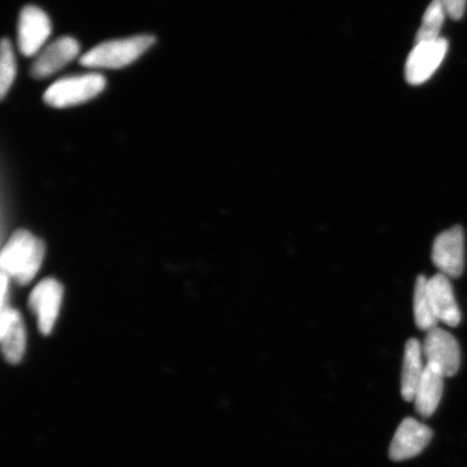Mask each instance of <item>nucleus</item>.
<instances>
[{
  "label": "nucleus",
  "mask_w": 467,
  "mask_h": 467,
  "mask_svg": "<svg viewBox=\"0 0 467 467\" xmlns=\"http://www.w3.org/2000/svg\"><path fill=\"white\" fill-rule=\"evenodd\" d=\"M0 342L9 364H19L25 356L26 334L22 315L14 307H5L0 312Z\"/></svg>",
  "instance_id": "nucleus-11"
},
{
  "label": "nucleus",
  "mask_w": 467,
  "mask_h": 467,
  "mask_svg": "<svg viewBox=\"0 0 467 467\" xmlns=\"http://www.w3.org/2000/svg\"><path fill=\"white\" fill-rule=\"evenodd\" d=\"M51 31L49 16L37 5H26L21 11L17 26V43L21 54L26 57L37 56L50 37Z\"/></svg>",
  "instance_id": "nucleus-5"
},
{
  "label": "nucleus",
  "mask_w": 467,
  "mask_h": 467,
  "mask_svg": "<svg viewBox=\"0 0 467 467\" xmlns=\"http://www.w3.org/2000/svg\"><path fill=\"white\" fill-rule=\"evenodd\" d=\"M413 312L419 329L430 331L436 328L438 319L431 306L428 292V278L425 276H419L417 279L416 287H414Z\"/></svg>",
  "instance_id": "nucleus-15"
},
{
  "label": "nucleus",
  "mask_w": 467,
  "mask_h": 467,
  "mask_svg": "<svg viewBox=\"0 0 467 467\" xmlns=\"http://www.w3.org/2000/svg\"><path fill=\"white\" fill-rule=\"evenodd\" d=\"M105 87H107V79L102 74L68 76L52 84L46 90L44 100L52 108H72L92 100L100 95Z\"/></svg>",
  "instance_id": "nucleus-3"
},
{
  "label": "nucleus",
  "mask_w": 467,
  "mask_h": 467,
  "mask_svg": "<svg viewBox=\"0 0 467 467\" xmlns=\"http://www.w3.org/2000/svg\"><path fill=\"white\" fill-rule=\"evenodd\" d=\"M431 259L443 275L459 277L464 270V233L454 226L442 232L435 239Z\"/></svg>",
  "instance_id": "nucleus-8"
},
{
  "label": "nucleus",
  "mask_w": 467,
  "mask_h": 467,
  "mask_svg": "<svg viewBox=\"0 0 467 467\" xmlns=\"http://www.w3.org/2000/svg\"><path fill=\"white\" fill-rule=\"evenodd\" d=\"M16 76V62L15 51L10 40L4 38L2 55H0V98L7 96Z\"/></svg>",
  "instance_id": "nucleus-17"
},
{
  "label": "nucleus",
  "mask_w": 467,
  "mask_h": 467,
  "mask_svg": "<svg viewBox=\"0 0 467 467\" xmlns=\"http://www.w3.org/2000/svg\"><path fill=\"white\" fill-rule=\"evenodd\" d=\"M9 283L10 278L5 275V274L2 273V300H0V303H2V309L9 306L5 305L9 296Z\"/></svg>",
  "instance_id": "nucleus-19"
},
{
  "label": "nucleus",
  "mask_w": 467,
  "mask_h": 467,
  "mask_svg": "<svg viewBox=\"0 0 467 467\" xmlns=\"http://www.w3.org/2000/svg\"><path fill=\"white\" fill-rule=\"evenodd\" d=\"M428 292L438 321L449 327H457L461 313L449 277L440 273L428 278Z\"/></svg>",
  "instance_id": "nucleus-12"
},
{
  "label": "nucleus",
  "mask_w": 467,
  "mask_h": 467,
  "mask_svg": "<svg viewBox=\"0 0 467 467\" xmlns=\"http://www.w3.org/2000/svg\"><path fill=\"white\" fill-rule=\"evenodd\" d=\"M433 431L417 420L408 418L397 429L389 448V457L396 462L417 457L428 447Z\"/></svg>",
  "instance_id": "nucleus-10"
},
{
  "label": "nucleus",
  "mask_w": 467,
  "mask_h": 467,
  "mask_svg": "<svg viewBox=\"0 0 467 467\" xmlns=\"http://www.w3.org/2000/svg\"><path fill=\"white\" fill-rule=\"evenodd\" d=\"M446 16L441 0H433L423 16L422 25L417 33L416 44L434 42V40L440 39V33Z\"/></svg>",
  "instance_id": "nucleus-16"
},
{
  "label": "nucleus",
  "mask_w": 467,
  "mask_h": 467,
  "mask_svg": "<svg viewBox=\"0 0 467 467\" xmlns=\"http://www.w3.org/2000/svg\"><path fill=\"white\" fill-rule=\"evenodd\" d=\"M422 346L416 338L406 343L401 370V396L406 401H413L418 385L424 375Z\"/></svg>",
  "instance_id": "nucleus-14"
},
{
  "label": "nucleus",
  "mask_w": 467,
  "mask_h": 467,
  "mask_svg": "<svg viewBox=\"0 0 467 467\" xmlns=\"http://www.w3.org/2000/svg\"><path fill=\"white\" fill-rule=\"evenodd\" d=\"M151 35L109 40L86 52L80 64L89 68L117 69L130 66L155 44Z\"/></svg>",
  "instance_id": "nucleus-2"
},
{
  "label": "nucleus",
  "mask_w": 467,
  "mask_h": 467,
  "mask_svg": "<svg viewBox=\"0 0 467 467\" xmlns=\"http://www.w3.org/2000/svg\"><path fill=\"white\" fill-rule=\"evenodd\" d=\"M426 365L437 368L446 378L458 372L461 361L460 347L455 337L446 330L428 331L422 344Z\"/></svg>",
  "instance_id": "nucleus-4"
},
{
  "label": "nucleus",
  "mask_w": 467,
  "mask_h": 467,
  "mask_svg": "<svg viewBox=\"0 0 467 467\" xmlns=\"http://www.w3.org/2000/svg\"><path fill=\"white\" fill-rule=\"evenodd\" d=\"M63 300V287L55 278H46L36 285L28 297V306L36 314L39 331L44 336L55 328Z\"/></svg>",
  "instance_id": "nucleus-6"
},
{
  "label": "nucleus",
  "mask_w": 467,
  "mask_h": 467,
  "mask_svg": "<svg viewBox=\"0 0 467 467\" xmlns=\"http://www.w3.org/2000/svg\"><path fill=\"white\" fill-rule=\"evenodd\" d=\"M445 378L437 368L426 365L424 375L418 385L413 400L420 416L424 418L433 416L441 400Z\"/></svg>",
  "instance_id": "nucleus-13"
},
{
  "label": "nucleus",
  "mask_w": 467,
  "mask_h": 467,
  "mask_svg": "<svg viewBox=\"0 0 467 467\" xmlns=\"http://www.w3.org/2000/svg\"><path fill=\"white\" fill-rule=\"evenodd\" d=\"M79 52L80 45L75 38H57L39 52L32 64L31 74L35 79L48 78L72 63Z\"/></svg>",
  "instance_id": "nucleus-9"
},
{
  "label": "nucleus",
  "mask_w": 467,
  "mask_h": 467,
  "mask_svg": "<svg viewBox=\"0 0 467 467\" xmlns=\"http://www.w3.org/2000/svg\"><path fill=\"white\" fill-rule=\"evenodd\" d=\"M45 254L46 246L42 239L26 230H17L2 251V273L20 285H27L37 275Z\"/></svg>",
  "instance_id": "nucleus-1"
},
{
  "label": "nucleus",
  "mask_w": 467,
  "mask_h": 467,
  "mask_svg": "<svg viewBox=\"0 0 467 467\" xmlns=\"http://www.w3.org/2000/svg\"><path fill=\"white\" fill-rule=\"evenodd\" d=\"M441 2L447 16H451L452 20L458 21L462 19L467 0H441Z\"/></svg>",
  "instance_id": "nucleus-18"
},
{
  "label": "nucleus",
  "mask_w": 467,
  "mask_h": 467,
  "mask_svg": "<svg viewBox=\"0 0 467 467\" xmlns=\"http://www.w3.org/2000/svg\"><path fill=\"white\" fill-rule=\"evenodd\" d=\"M448 51L445 38L434 42L420 43L414 47L407 58L406 79L413 86L422 85L441 67Z\"/></svg>",
  "instance_id": "nucleus-7"
}]
</instances>
